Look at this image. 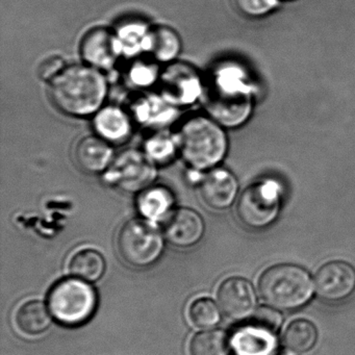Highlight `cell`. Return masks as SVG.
Here are the masks:
<instances>
[{"mask_svg":"<svg viewBox=\"0 0 355 355\" xmlns=\"http://www.w3.org/2000/svg\"><path fill=\"white\" fill-rule=\"evenodd\" d=\"M109 85L105 72L86 64L67 65L49 83V99L64 115L94 116L105 107Z\"/></svg>","mask_w":355,"mask_h":355,"instance_id":"1","label":"cell"},{"mask_svg":"<svg viewBox=\"0 0 355 355\" xmlns=\"http://www.w3.org/2000/svg\"><path fill=\"white\" fill-rule=\"evenodd\" d=\"M203 105L209 117L226 128L244 123L251 114L250 87L234 66H220L205 82Z\"/></svg>","mask_w":355,"mask_h":355,"instance_id":"2","label":"cell"},{"mask_svg":"<svg viewBox=\"0 0 355 355\" xmlns=\"http://www.w3.org/2000/svg\"><path fill=\"white\" fill-rule=\"evenodd\" d=\"M180 155L191 171L205 173L217 167L227 153L228 141L221 124L209 116L184 120L175 134Z\"/></svg>","mask_w":355,"mask_h":355,"instance_id":"3","label":"cell"},{"mask_svg":"<svg viewBox=\"0 0 355 355\" xmlns=\"http://www.w3.org/2000/svg\"><path fill=\"white\" fill-rule=\"evenodd\" d=\"M259 293L268 304L276 309H292L302 306L313 296L311 276L298 266H274L259 278Z\"/></svg>","mask_w":355,"mask_h":355,"instance_id":"4","label":"cell"},{"mask_svg":"<svg viewBox=\"0 0 355 355\" xmlns=\"http://www.w3.org/2000/svg\"><path fill=\"white\" fill-rule=\"evenodd\" d=\"M97 293L86 280L65 278L51 288L49 309L53 319L65 326L83 325L94 315L97 307Z\"/></svg>","mask_w":355,"mask_h":355,"instance_id":"5","label":"cell"},{"mask_svg":"<svg viewBox=\"0 0 355 355\" xmlns=\"http://www.w3.org/2000/svg\"><path fill=\"white\" fill-rule=\"evenodd\" d=\"M153 222L137 218L126 222L117 238L120 257L132 267H150L161 259L164 239Z\"/></svg>","mask_w":355,"mask_h":355,"instance_id":"6","label":"cell"},{"mask_svg":"<svg viewBox=\"0 0 355 355\" xmlns=\"http://www.w3.org/2000/svg\"><path fill=\"white\" fill-rule=\"evenodd\" d=\"M157 178V166L139 149L121 151L103 173V182L107 186L132 194L153 186Z\"/></svg>","mask_w":355,"mask_h":355,"instance_id":"7","label":"cell"},{"mask_svg":"<svg viewBox=\"0 0 355 355\" xmlns=\"http://www.w3.org/2000/svg\"><path fill=\"white\" fill-rule=\"evenodd\" d=\"M280 209L279 187L271 180L248 187L239 199L236 213L243 224L263 228L277 217Z\"/></svg>","mask_w":355,"mask_h":355,"instance_id":"8","label":"cell"},{"mask_svg":"<svg viewBox=\"0 0 355 355\" xmlns=\"http://www.w3.org/2000/svg\"><path fill=\"white\" fill-rule=\"evenodd\" d=\"M159 86V94L178 109L201 98L205 80L190 64L173 62L162 71Z\"/></svg>","mask_w":355,"mask_h":355,"instance_id":"9","label":"cell"},{"mask_svg":"<svg viewBox=\"0 0 355 355\" xmlns=\"http://www.w3.org/2000/svg\"><path fill=\"white\" fill-rule=\"evenodd\" d=\"M80 57L86 65L105 72L113 69L122 57L115 31L110 28H91L82 38Z\"/></svg>","mask_w":355,"mask_h":355,"instance_id":"10","label":"cell"},{"mask_svg":"<svg viewBox=\"0 0 355 355\" xmlns=\"http://www.w3.org/2000/svg\"><path fill=\"white\" fill-rule=\"evenodd\" d=\"M220 309L230 319L241 321L254 313L257 296L248 280L230 277L220 284L217 292Z\"/></svg>","mask_w":355,"mask_h":355,"instance_id":"11","label":"cell"},{"mask_svg":"<svg viewBox=\"0 0 355 355\" xmlns=\"http://www.w3.org/2000/svg\"><path fill=\"white\" fill-rule=\"evenodd\" d=\"M198 184L203 202L216 211L228 209L239 192L236 176L223 168H214L201 174Z\"/></svg>","mask_w":355,"mask_h":355,"instance_id":"12","label":"cell"},{"mask_svg":"<svg viewBox=\"0 0 355 355\" xmlns=\"http://www.w3.org/2000/svg\"><path fill=\"white\" fill-rule=\"evenodd\" d=\"M315 291L321 298L340 301L355 290V270L345 261H331L315 274Z\"/></svg>","mask_w":355,"mask_h":355,"instance_id":"13","label":"cell"},{"mask_svg":"<svg viewBox=\"0 0 355 355\" xmlns=\"http://www.w3.org/2000/svg\"><path fill=\"white\" fill-rule=\"evenodd\" d=\"M205 224L196 211L188 207L175 209L164 227L166 240L175 247L190 248L202 240Z\"/></svg>","mask_w":355,"mask_h":355,"instance_id":"14","label":"cell"},{"mask_svg":"<svg viewBox=\"0 0 355 355\" xmlns=\"http://www.w3.org/2000/svg\"><path fill=\"white\" fill-rule=\"evenodd\" d=\"M114 145L97 135L84 137L76 143L73 155L76 166L90 175L103 174L115 159Z\"/></svg>","mask_w":355,"mask_h":355,"instance_id":"15","label":"cell"},{"mask_svg":"<svg viewBox=\"0 0 355 355\" xmlns=\"http://www.w3.org/2000/svg\"><path fill=\"white\" fill-rule=\"evenodd\" d=\"M95 135L112 145L123 144L134 132L135 121L130 112L117 105H105L94 116L92 122Z\"/></svg>","mask_w":355,"mask_h":355,"instance_id":"16","label":"cell"},{"mask_svg":"<svg viewBox=\"0 0 355 355\" xmlns=\"http://www.w3.org/2000/svg\"><path fill=\"white\" fill-rule=\"evenodd\" d=\"M178 107L170 105L161 94L148 95L137 98L130 107V113L135 123L161 130L175 117Z\"/></svg>","mask_w":355,"mask_h":355,"instance_id":"17","label":"cell"},{"mask_svg":"<svg viewBox=\"0 0 355 355\" xmlns=\"http://www.w3.org/2000/svg\"><path fill=\"white\" fill-rule=\"evenodd\" d=\"M232 345L236 355H270L276 346V334L250 322L234 332Z\"/></svg>","mask_w":355,"mask_h":355,"instance_id":"18","label":"cell"},{"mask_svg":"<svg viewBox=\"0 0 355 355\" xmlns=\"http://www.w3.org/2000/svg\"><path fill=\"white\" fill-rule=\"evenodd\" d=\"M175 197L169 188L153 184L139 193L137 209L142 218L148 221L159 222L173 213Z\"/></svg>","mask_w":355,"mask_h":355,"instance_id":"19","label":"cell"},{"mask_svg":"<svg viewBox=\"0 0 355 355\" xmlns=\"http://www.w3.org/2000/svg\"><path fill=\"white\" fill-rule=\"evenodd\" d=\"M182 49V39L174 28L167 26L151 28L147 51L151 59L157 63L171 64L176 62Z\"/></svg>","mask_w":355,"mask_h":355,"instance_id":"20","label":"cell"},{"mask_svg":"<svg viewBox=\"0 0 355 355\" xmlns=\"http://www.w3.org/2000/svg\"><path fill=\"white\" fill-rule=\"evenodd\" d=\"M116 37L119 42L122 57L138 58L148 51L150 26L141 20H128L116 28Z\"/></svg>","mask_w":355,"mask_h":355,"instance_id":"21","label":"cell"},{"mask_svg":"<svg viewBox=\"0 0 355 355\" xmlns=\"http://www.w3.org/2000/svg\"><path fill=\"white\" fill-rule=\"evenodd\" d=\"M53 315L42 301L32 300L24 303L16 313V324L24 334L38 336L51 325Z\"/></svg>","mask_w":355,"mask_h":355,"instance_id":"22","label":"cell"},{"mask_svg":"<svg viewBox=\"0 0 355 355\" xmlns=\"http://www.w3.org/2000/svg\"><path fill=\"white\" fill-rule=\"evenodd\" d=\"M105 259L98 251L84 249L78 251L70 261L69 270L72 275L88 282H95L103 277L105 272Z\"/></svg>","mask_w":355,"mask_h":355,"instance_id":"23","label":"cell"},{"mask_svg":"<svg viewBox=\"0 0 355 355\" xmlns=\"http://www.w3.org/2000/svg\"><path fill=\"white\" fill-rule=\"evenodd\" d=\"M143 151L157 166L167 165L180 153L175 135L164 130H155L147 138Z\"/></svg>","mask_w":355,"mask_h":355,"instance_id":"24","label":"cell"},{"mask_svg":"<svg viewBox=\"0 0 355 355\" xmlns=\"http://www.w3.org/2000/svg\"><path fill=\"white\" fill-rule=\"evenodd\" d=\"M317 340V328L309 320H295L284 330V346L293 352H307L315 346Z\"/></svg>","mask_w":355,"mask_h":355,"instance_id":"25","label":"cell"},{"mask_svg":"<svg viewBox=\"0 0 355 355\" xmlns=\"http://www.w3.org/2000/svg\"><path fill=\"white\" fill-rule=\"evenodd\" d=\"M191 355H227L228 338L221 330H207L193 336Z\"/></svg>","mask_w":355,"mask_h":355,"instance_id":"26","label":"cell"},{"mask_svg":"<svg viewBox=\"0 0 355 355\" xmlns=\"http://www.w3.org/2000/svg\"><path fill=\"white\" fill-rule=\"evenodd\" d=\"M161 73L157 62L155 60L151 59L148 61L137 59L128 69L126 78L130 86L134 88L146 89L159 84Z\"/></svg>","mask_w":355,"mask_h":355,"instance_id":"27","label":"cell"},{"mask_svg":"<svg viewBox=\"0 0 355 355\" xmlns=\"http://www.w3.org/2000/svg\"><path fill=\"white\" fill-rule=\"evenodd\" d=\"M189 315L192 323L201 329L214 327L221 320L220 307L209 298L195 300L189 309Z\"/></svg>","mask_w":355,"mask_h":355,"instance_id":"28","label":"cell"},{"mask_svg":"<svg viewBox=\"0 0 355 355\" xmlns=\"http://www.w3.org/2000/svg\"><path fill=\"white\" fill-rule=\"evenodd\" d=\"M251 322L274 332V334H277L278 329L282 326V317L279 311L272 309V307L261 306L253 313Z\"/></svg>","mask_w":355,"mask_h":355,"instance_id":"29","label":"cell"},{"mask_svg":"<svg viewBox=\"0 0 355 355\" xmlns=\"http://www.w3.org/2000/svg\"><path fill=\"white\" fill-rule=\"evenodd\" d=\"M277 0H234L239 11L251 17L266 15L277 6Z\"/></svg>","mask_w":355,"mask_h":355,"instance_id":"30","label":"cell"},{"mask_svg":"<svg viewBox=\"0 0 355 355\" xmlns=\"http://www.w3.org/2000/svg\"><path fill=\"white\" fill-rule=\"evenodd\" d=\"M65 62L61 57H49L41 63L38 69L39 78L44 82L49 83L66 67Z\"/></svg>","mask_w":355,"mask_h":355,"instance_id":"31","label":"cell"},{"mask_svg":"<svg viewBox=\"0 0 355 355\" xmlns=\"http://www.w3.org/2000/svg\"><path fill=\"white\" fill-rule=\"evenodd\" d=\"M278 355H296V352H293V351L288 349V351H284V352L279 353Z\"/></svg>","mask_w":355,"mask_h":355,"instance_id":"32","label":"cell"}]
</instances>
